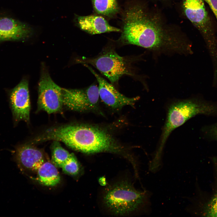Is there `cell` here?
Instances as JSON below:
<instances>
[{"instance_id":"d6986e66","label":"cell","mask_w":217,"mask_h":217,"mask_svg":"<svg viewBox=\"0 0 217 217\" xmlns=\"http://www.w3.org/2000/svg\"><path fill=\"white\" fill-rule=\"evenodd\" d=\"M203 130L206 137L217 142V123L205 126Z\"/></svg>"},{"instance_id":"52a82bcc","label":"cell","mask_w":217,"mask_h":217,"mask_svg":"<svg viewBox=\"0 0 217 217\" xmlns=\"http://www.w3.org/2000/svg\"><path fill=\"white\" fill-rule=\"evenodd\" d=\"M99 99L98 87L96 84L83 89H62L63 106L73 111L99 112Z\"/></svg>"},{"instance_id":"7c38bea8","label":"cell","mask_w":217,"mask_h":217,"mask_svg":"<svg viewBox=\"0 0 217 217\" xmlns=\"http://www.w3.org/2000/svg\"><path fill=\"white\" fill-rule=\"evenodd\" d=\"M43 151L28 143L17 147L14 159L22 171L36 172L46 159Z\"/></svg>"},{"instance_id":"ba28073f","label":"cell","mask_w":217,"mask_h":217,"mask_svg":"<svg viewBox=\"0 0 217 217\" xmlns=\"http://www.w3.org/2000/svg\"><path fill=\"white\" fill-rule=\"evenodd\" d=\"M62 89L52 80L48 71L42 68L38 84V111L48 114L60 112L63 106Z\"/></svg>"},{"instance_id":"9a60e30c","label":"cell","mask_w":217,"mask_h":217,"mask_svg":"<svg viewBox=\"0 0 217 217\" xmlns=\"http://www.w3.org/2000/svg\"><path fill=\"white\" fill-rule=\"evenodd\" d=\"M36 174V180L40 184L45 186H55L61 181L57 167L49 160H46L40 166Z\"/></svg>"},{"instance_id":"2e32d148","label":"cell","mask_w":217,"mask_h":217,"mask_svg":"<svg viewBox=\"0 0 217 217\" xmlns=\"http://www.w3.org/2000/svg\"><path fill=\"white\" fill-rule=\"evenodd\" d=\"M51 150L52 162L57 167L61 168L72 154L63 148L59 142L56 141H53Z\"/></svg>"},{"instance_id":"30bf717a","label":"cell","mask_w":217,"mask_h":217,"mask_svg":"<svg viewBox=\"0 0 217 217\" xmlns=\"http://www.w3.org/2000/svg\"><path fill=\"white\" fill-rule=\"evenodd\" d=\"M84 65L96 79L99 84V98L107 106L115 109H120L127 105L134 106L136 102L139 99V97L130 98L125 96L87 64H84Z\"/></svg>"},{"instance_id":"7a4b0ae2","label":"cell","mask_w":217,"mask_h":217,"mask_svg":"<svg viewBox=\"0 0 217 217\" xmlns=\"http://www.w3.org/2000/svg\"><path fill=\"white\" fill-rule=\"evenodd\" d=\"M43 137L46 141L61 142L84 153H109L122 156L130 162L133 158L109 133L96 126L71 124L54 126L45 130Z\"/></svg>"},{"instance_id":"9c48e42d","label":"cell","mask_w":217,"mask_h":217,"mask_svg":"<svg viewBox=\"0 0 217 217\" xmlns=\"http://www.w3.org/2000/svg\"><path fill=\"white\" fill-rule=\"evenodd\" d=\"M212 162L214 181L212 192L205 197L200 192L196 182L195 195L186 197L189 203L185 210L193 216L217 217V159L213 158Z\"/></svg>"},{"instance_id":"44dd1931","label":"cell","mask_w":217,"mask_h":217,"mask_svg":"<svg viewBox=\"0 0 217 217\" xmlns=\"http://www.w3.org/2000/svg\"><path fill=\"white\" fill-rule=\"evenodd\" d=\"M150 172H151V171H150ZM152 173H153V172H152Z\"/></svg>"},{"instance_id":"6da1fadb","label":"cell","mask_w":217,"mask_h":217,"mask_svg":"<svg viewBox=\"0 0 217 217\" xmlns=\"http://www.w3.org/2000/svg\"><path fill=\"white\" fill-rule=\"evenodd\" d=\"M120 39L123 44H132L155 52L180 53L183 40L165 29L156 17L137 5L125 11Z\"/></svg>"},{"instance_id":"5bb4252c","label":"cell","mask_w":217,"mask_h":217,"mask_svg":"<svg viewBox=\"0 0 217 217\" xmlns=\"http://www.w3.org/2000/svg\"><path fill=\"white\" fill-rule=\"evenodd\" d=\"M77 21L81 29L92 35L120 31L119 29L111 26L104 18L99 16H79Z\"/></svg>"},{"instance_id":"7402d4cb","label":"cell","mask_w":217,"mask_h":217,"mask_svg":"<svg viewBox=\"0 0 217 217\" xmlns=\"http://www.w3.org/2000/svg\"><path fill=\"white\" fill-rule=\"evenodd\" d=\"M113 0L115 1V0Z\"/></svg>"},{"instance_id":"ac0fdd59","label":"cell","mask_w":217,"mask_h":217,"mask_svg":"<svg viewBox=\"0 0 217 217\" xmlns=\"http://www.w3.org/2000/svg\"><path fill=\"white\" fill-rule=\"evenodd\" d=\"M61 168L65 173L75 175L79 173L80 170V165L76 157L72 153L68 160L63 165Z\"/></svg>"},{"instance_id":"277c9868","label":"cell","mask_w":217,"mask_h":217,"mask_svg":"<svg viewBox=\"0 0 217 217\" xmlns=\"http://www.w3.org/2000/svg\"><path fill=\"white\" fill-rule=\"evenodd\" d=\"M199 115H217V104L202 99L193 98L178 100L169 105L159 142L151 160L152 164L158 165L162 163L164 147L172 131Z\"/></svg>"},{"instance_id":"5b68a950","label":"cell","mask_w":217,"mask_h":217,"mask_svg":"<svg viewBox=\"0 0 217 217\" xmlns=\"http://www.w3.org/2000/svg\"><path fill=\"white\" fill-rule=\"evenodd\" d=\"M183 7L186 17L202 34L210 55H217V40L203 0H183Z\"/></svg>"},{"instance_id":"603a6c76","label":"cell","mask_w":217,"mask_h":217,"mask_svg":"<svg viewBox=\"0 0 217 217\" xmlns=\"http://www.w3.org/2000/svg\"><path fill=\"white\" fill-rule=\"evenodd\" d=\"M204 0V1L205 0Z\"/></svg>"},{"instance_id":"3957f363","label":"cell","mask_w":217,"mask_h":217,"mask_svg":"<svg viewBox=\"0 0 217 217\" xmlns=\"http://www.w3.org/2000/svg\"><path fill=\"white\" fill-rule=\"evenodd\" d=\"M152 193L138 190L130 182L120 181L109 187L102 198L103 204L113 215H149L152 212Z\"/></svg>"},{"instance_id":"8992f818","label":"cell","mask_w":217,"mask_h":217,"mask_svg":"<svg viewBox=\"0 0 217 217\" xmlns=\"http://www.w3.org/2000/svg\"><path fill=\"white\" fill-rule=\"evenodd\" d=\"M81 61L94 67L112 83L117 82L124 75H133L127 61L113 50L106 51L96 57L86 58Z\"/></svg>"},{"instance_id":"e0dca14e","label":"cell","mask_w":217,"mask_h":217,"mask_svg":"<svg viewBox=\"0 0 217 217\" xmlns=\"http://www.w3.org/2000/svg\"><path fill=\"white\" fill-rule=\"evenodd\" d=\"M93 7L98 14L111 16L117 11L118 7L115 1L113 0H92Z\"/></svg>"},{"instance_id":"4fadbf2b","label":"cell","mask_w":217,"mask_h":217,"mask_svg":"<svg viewBox=\"0 0 217 217\" xmlns=\"http://www.w3.org/2000/svg\"><path fill=\"white\" fill-rule=\"evenodd\" d=\"M32 32L26 24L9 15L0 14V41L24 39Z\"/></svg>"},{"instance_id":"ffe728a7","label":"cell","mask_w":217,"mask_h":217,"mask_svg":"<svg viewBox=\"0 0 217 217\" xmlns=\"http://www.w3.org/2000/svg\"><path fill=\"white\" fill-rule=\"evenodd\" d=\"M209 5L217 20V0H205Z\"/></svg>"},{"instance_id":"8fae6325","label":"cell","mask_w":217,"mask_h":217,"mask_svg":"<svg viewBox=\"0 0 217 217\" xmlns=\"http://www.w3.org/2000/svg\"><path fill=\"white\" fill-rule=\"evenodd\" d=\"M10 102L15 121H30V104L28 83L24 79L12 90L10 95Z\"/></svg>"}]
</instances>
